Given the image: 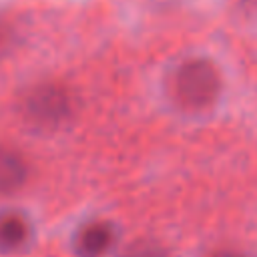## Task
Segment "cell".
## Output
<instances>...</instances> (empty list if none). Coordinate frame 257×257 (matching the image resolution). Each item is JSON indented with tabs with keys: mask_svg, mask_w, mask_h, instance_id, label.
Instances as JSON below:
<instances>
[{
	"mask_svg": "<svg viewBox=\"0 0 257 257\" xmlns=\"http://www.w3.org/2000/svg\"><path fill=\"white\" fill-rule=\"evenodd\" d=\"M0 44H4V32H2V28H0Z\"/></svg>",
	"mask_w": 257,
	"mask_h": 257,
	"instance_id": "ba28073f",
	"label": "cell"
},
{
	"mask_svg": "<svg viewBox=\"0 0 257 257\" xmlns=\"http://www.w3.org/2000/svg\"><path fill=\"white\" fill-rule=\"evenodd\" d=\"M247 4H251V6H257V0H245Z\"/></svg>",
	"mask_w": 257,
	"mask_h": 257,
	"instance_id": "9c48e42d",
	"label": "cell"
},
{
	"mask_svg": "<svg viewBox=\"0 0 257 257\" xmlns=\"http://www.w3.org/2000/svg\"><path fill=\"white\" fill-rule=\"evenodd\" d=\"M221 80L211 62L193 58L183 62L173 74V92L179 104L191 110L207 108L215 102Z\"/></svg>",
	"mask_w": 257,
	"mask_h": 257,
	"instance_id": "6da1fadb",
	"label": "cell"
},
{
	"mask_svg": "<svg viewBox=\"0 0 257 257\" xmlns=\"http://www.w3.org/2000/svg\"><path fill=\"white\" fill-rule=\"evenodd\" d=\"M120 257H167V253H165V249H161L155 243L141 241V243L131 245Z\"/></svg>",
	"mask_w": 257,
	"mask_h": 257,
	"instance_id": "8992f818",
	"label": "cell"
},
{
	"mask_svg": "<svg viewBox=\"0 0 257 257\" xmlns=\"http://www.w3.org/2000/svg\"><path fill=\"white\" fill-rule=\"evenodd\" d=\"M30 237L28 221L12 211L0 213V249L2 251H16L20 249Z\"/></svg>",
	"mask_w": 257,
	"mask_h": 257,
	"instance_id": "277c9868",
	"label": "cell"
},
{
	"mask_svg": "<svg viewBox=\"0 0 257 257\" xmlns=\"http://www.w3.org/2000/svg\"><path fill=\"white\" fill-rule=\"evenodd\" d=\"M211 257H245V255L243 253H237V251H217Z\"/></svg>",
	"mask_w": 257,
	"mask_h": 257,
	"instance_id": "52a82bcc",
	"label": "cell"
},
{
	"mask_svg": "<svg viewBox=\"0 0 257 257\" xmlns=\"http://www.w3.org/2000/svg\"><path fill=\"white\" fill-rule=\"evenodd\" d=\"M72 112L70 94L56 84H40L32 88L22 102L24 118L36 128H56Z\"/></svg>",
	"mask_w": 257,
	"mask_h": 257,
	"instance_id": "7a4b0ae2",
	"label": "cell"
},
{
	"mask_svg": "<svg viewBox=\"0 0 257 257\" xmlns=\"http://www.w3.org/2000/svg\"><path fill=\"white\" fill-rule=\"evenodd\" d=\"M112 243V229L106 223L94 221L82 227L76 235L74 249L80 257H100Z\"/></svg>",
	"mask_w": 257,
	"mask_h": 257,
	"instance_id": "3957f363",
	"label": "cell"
},
{
	"mask_svg": "<svg viewBox=\"0 0 257 257\" xmlns=\"http://www.w3.org/2000/svg\"><path fill=\"white\" fill-rule=\"evenodd\" d=\"M26 181V163L12 151H0V195L12 193Z\"/></svg>",
	"mask_w": 257,
	"mask_h": 257,
	"instance_id": "5b68a950",
	"label": "cell"
}]
</instances>
